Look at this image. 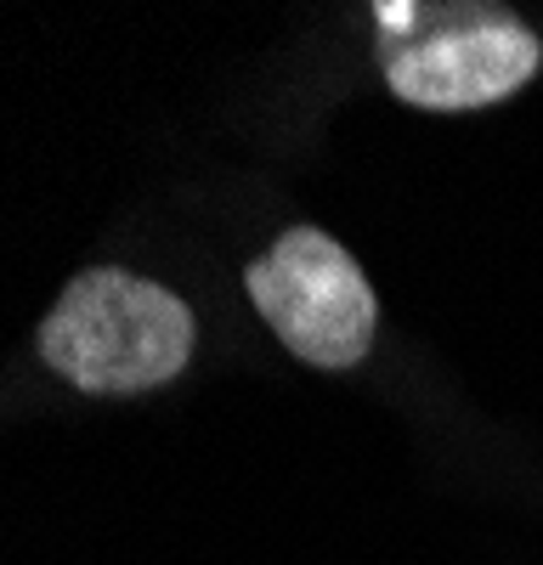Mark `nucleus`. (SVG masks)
I'll return each mask as SVG.
<instances>
[{"instance_id":"obj_1","label":"nucleus","mask_w":543,"mask_h":565,"mask_svg":"<svg viewBox=\"0 0 543 565\" xmlns=\"http://www.w3.org/2000/svg\"><path fill=\"white\" fill-rule=\"evenodd\" d=\"M193 311L175 289L125 266H85L40 322L45 367L85 396H142L193 356Z\"/></svg>"},{"instance_id":"obj_2","label":"nucleus","mask_w":543,"mask_h":565,"mask_svg":"<svg viewBox=\"0 0 543 565\" xmlns=\"http://www.w3.org/2000/svg\"><path fill=\"white\" fill-rule=\"evenodd\" d=\"M244 289L249 306L266 317V328L284 340V351L300 356L306 367L340 373L374 351L380 300L362 266L329 232L317 226L278 232V244L249 260Z\"/></svg>"},{"instance_id":"obj_3","label":"nucleus","mask_w":543,"mask_h":565,"mask_svg":"<svg viewBox=\"0 0 543 565\" xmlns=\"http://www.w3.org/2000/svg\"><path fill=\"white\" fill-rule=\"evenodd\" d=\"M414 7V23L402 34H385L380 63L391 97L425 114H470L515 97V90L543 68L537 34L510 7H453L436 12Z\"/></svg>"}]
</instances>
